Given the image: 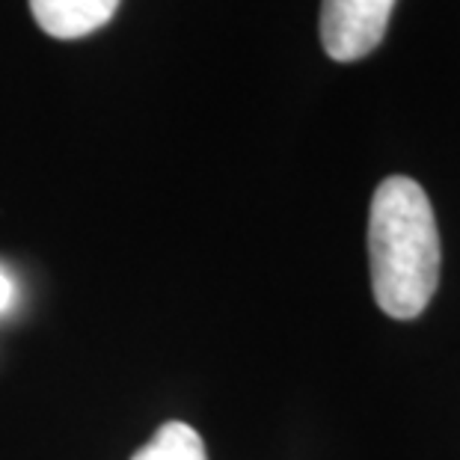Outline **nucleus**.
<instances>
[{
    "instance_id": "1",
    "label": "nucleus",
    "mask_w": 460,
    "mask_h": 460,
    "mask_svg": "<svg viewBox=\"0 0 460 460\" xmlns=\"http://www.w3.org/2000/svg\"><path fill=\"white\" fill-rule=\"evenodd\" d=\"M371 291L395 321H413L439 286V232L422 184L389 175L377 184L368 211Z\"/></svg>"
},
{
    "instance_id": "3",
    "label": "nucleus",
    "mask_w": 460,
    "mask_h": 460,
    "mask_svg": "<svg viewBox=\"0 0 460 460\" xmlns=\"http://www.w3.org/2000/svg\"><path fill=\"white\" fill-rule=\"evenodd\" d=\"M119 0H31L36 24L54 39H84L111 22Z\"/></svg>"
},
{
    "instance_id": "5",
    "label": "nucleus",
    "mask_w": 460,
    "mask_h": 460,
    "mask_svg": "<svg viewBox=\"0 0 460 460\" xmlns=\"http://www.w3.org/2000/svg\"><path fill=\"white\" fill-rule=\"evenodd\" d=\"M9 303H13V282L4 270H0V312L9 309Z\"/></svg>"
},
{
    "instance_id": "4",
    "label": "nucleus",
    "mask_w": 460,
    "mask_h": 460,
    "mask_svg": "<svg viewBox=\"0 0 460 460\" xmlns=\"http://www.w3.org/2000/svg\"><path fill=\"white\" fill-rule=\"evenodd\" d=\"M134 460H208L202 437L184 422H170L146 443Z\"/></svg>"
},
{
    "instance_id": "2",
    "label": "nucleus",
    "mask_w": 460,
    "mask_h": 460,
    "mask_svg": "<svg viewBox=\"0 0 460 460\" xmlns=\"http://www.w3.org/2000/svg\"><path fill=\"white\" fill-rule=\"evenodd\" d=\"M398 0H321V45L330 60L357 63L384 42Z\"/></svg>"
}]
</instances>
